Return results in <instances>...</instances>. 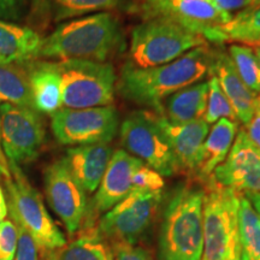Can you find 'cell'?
<instances>
[{
    "mask_svg": "<svg viewBox=\"0 0 260 260\" xmlns=\"http://www.w3.org/2000/svg\"><path fill=\"white\" fill-rule=\"evenodd\" d=\"M213 53L207 46H200L159 67L138 68L125 64L116 88L124 99L160 113L167 98L210 74Z\"/></svg>",
    "mask_w": 260,
    "mask_h": 260,
    "instance_id": "cell-1",
    "label": "cell"
},
{
    "mask_svg": "<svg viewBox=\"0 0 260 260\" xmlns=\"http://www.w3.org/2000/svg\"><path fill=\"white\" fill-rule=\"evenodd\" d=\"M123 45L121 27L110 12L65 22L42 38L39 57L48 60L105 61Z\"/></svg>",
    "mask_w": 260,
    "mask_h": 260,
    "instance_id": "cell-2",
    "label": "cell"
},
{
    "mask_svg": "<svg viewBox=\"0 0 260 260\" xmlns=\"http://www.w3.org/2000/svg\"><path fill=\"white\" fill-rule=\"evenodd\" d=\"M205 189L194 183L175 188L162 212L159 260H201Z\"/></svg>",
    "mask_w": 260,
    "mask_h": 260,
    "instance_id": "cell-3",
    "label": "cell"
},
{
    "mask_svg": "<svg viewBox=\"0 0 260 260\" xmlns=\"http://www.w3.org/2000/svg\"><path fill=\"white\" fill-rule=\"evenodd\" d=\"M201 260H241L239 205L241 193L206 180Z\"/></svg>",
    "mask_w": 260,
    "mask_h": 260,
    "instance_id": "cell-4",
    "label": "cell"
},
{
    "mask_svg": "<svg viewBox=\"0 0 260 260\" xmlns=\"http://www.w3.org/2000/svg\"><path fill=\"white\" fill-rule=\"evenodd\" d=\"M209 42L183 25L167 18H147L136 25L130 39V64L153 68L170 63Z\"/></svg>",
    "mask_w": 260,
    "mask_h": 260,
    "instance_id": "cell-5",
    "label": "cell"
},
{
    "mask_svg": "<svg viewBox=\"0 0 260 260\" xmlns=\"http://www.w3.org/2000/svg\"><path fill=\"white\" fill-rule=\"evenodd\" d=\"M11 178L6 180L8 214L37 242L39 249L47 253L67 245V237L52 219L41 195L29 183L18 165L9 162Z\"/></svg>",
    "mask_w": 260,
    "mask_h": 260,
    "instance_id": "cell-6",
    "label": "cell"
},
{
    "mask_svg": "<svg viewBox=\"0 0 260 260\" xmlns=\"http://www.w3.org/2000/svg\"><path fill=\"white\" fill-rule=\"evenodd\" d=\"M57 63L61 76V96L65 109L112 105L117 76L111 64L83 59Z\"/></svg>",
    "mask_w": 260,
    "mask_h": 260,
    "instance_id": "cell-7",
    "label": "cell"
},
{
    "mask_svg": "<svg viewBox=\"0 0 260 260\" xmlns=\"http://www.w3.org/2000/svg\"><path fill=\"white\" fill-rule=\"evenodd\" d=\"M162 191H133L98 219L95 229L107 243L138 245L153 224Z\"/></svg>",
    "mask_w": 260,
    "mask_h": 260,
    "instance_id": "cell-8",
    "label": "cell"
},
{
    "mask_svg": "<svg viewBox=\"0 0 260 260\" xmlns=\"http://www.w3.org/2000/svg\"><path fill=\"white\" fill-rule=\"evenodd\" d=\"M119 138L125 152L153 169L162 177L181 171L170 146L155 121L154 111H135L119 126Z\"/></svg>",
    "mask_w": 260,
    "mask_h": 260,
    "instance_id": "cell-9",
    "label": "cell"
},
{
    "mask_svg": "<svg viewBox=\"0 0 260 260\" xmlns=\"http://www.w3.org/2000/svg\"><path fill=\"white\" fill-rule=\"evenodd\" d=\"M134 8L144 19H170L213 44H223L220 28L233 18L212 0H138Z\"/></svg>",
    "mask_w": 260,
    "mask_h": 260,
    "instance_id": "cell-10",
    "label": "cell"
},
{
    "mask_svg": "<svg viewBox=\"0 0 260 260\" xmlns=\"http://www.w3.org/2000/svg\"><path fill=\"white\" fill-rule=\"evenodd\" d=\"M52 133L60 145L82 146L110 142L119 128L116 107L60 109L52 116Z\"/></svg>",
    "mask_w": 260,
    "mask_h": 260,
    "instance_id": "cell-11",
    "label": "cell"
},
{
    "mask_svg": "<svg viewBox=\"0 0 260 260\" xmlns=\"http://www.w3.org/2000/svg\"><path fill=\"white\" fill-rule=\"evenodd\" d=\"M0 132L6 159L18 167L38 158L46 138L37 110L6 103L0 104Z\"/></svg>",
    "mask_w": 260,
    "mask_h": 260,
    "instance_id": "cell-12",
    "label": "cell"
},
{
    "mask_svg": "<svg viewBox=\"0 0 260 260\" xmlns=\"http://www.w3.org/2000/svg\"><path fill=\"white\" fill-rule=\"evenodd\" d=\"M45 194L48 205L64 224L70 235L82 229L86 217V191L75 180L64 158L57 159L45 169Z\"/></svg>",
    "mask_w": 260,
    "mask_h": 260,
    "instance_id": "cell-13",
    "label": "cell"
},
{
    "mask_svg": "<svg viewBox=\"0 0 260 260\" xmlns=\"http://www.w3.org/2000/svg\"><path fill=\"white\" fill-rule=\"evenodd\" d=\"M142 164L144 162L124 149L113 152L105 175L95 190L96 193L87 206L82 229L95 226L98 219L104 213L135 191L133 177Z\"/></svg>",
    "mask_w": 260,
    "mask_h": 260,
    "instance_id": "cell-14",
    "label": "cell"
},
{
    "mask_svg": "<svg viewBox=\"0 0 260 260\" xmlns=\"http://www.w3.org/2000/svg\"><path fill=\"white\" fill-rule=\"evenodd\" d=\"M210 180L237 193H260V148L243 129L237 132L229 154Z\"/></svg>",
    "mask_w": 260,
    "mask_h": 260,
    "instance_id": "cell-15",
    "label": "cell"
},
{
    "mask_svg": "<svg viewBox=\"0 0 260 260\" xmlns=\"http://www.w3.org/2000/svg\"><path fill=\"white\" fill-rule=\"evenodd\" d=\"M155 121L170 146L181 170L195 172L200 159L201 148L210 132V124L205 119L176 124L155 112Z\"/></svg>",
    "mask_w": 260,
    "mask_h": 260,
    "instance_id": "cell-16",
    "label": "cell"
},
{
    "mask_svg": "<svg viewBox=\"0 0 260 260\" xmlns=\"http://www.w3.org/2000/svg\"><path fill=\"white\" fill-rule=\"evenodd\" d=\"M112 154L113 149L109 142H99L70 147L64 159L83 190L94 193L105 175Z\"/></svg>",
    "mask_w": 260,
    "mask_h": 260,
    "instance_id": "cell-17",
    "label": "cell"
},
{
    "mask_svg": "<svg viewBox=\"0 0 260 260\" xmlns=\"http://www.w3.org/2000/svg\"><path fill=\"white\" fill-rule=\"evenodd\" d=\"M210 74L217 77L219 86L232 104L236 118L247 124L259 105V95L252 92L236 73L230 57L225 53H213Z\"/></svg>",
    "mask_w": 260,
    "mask_h": 260,
    "instance_id": "cell-18",
    "label": "cell"
},
{
    "mask_svg": "<svg viewBox=\"0 0 260 260\" xmlns=\"http://www.w3.org/2000/svg\"><path fill=\"white\" fill-rule=\"evenodd\" d=\"M27 69L34 109L53 116L63 109L61 76L57 61H30Z\"/></svg>",
    "mask_w": 260,
    "mask_h": 260,
    "instance_id": "cell-19",
    "label": "cell"
},
{
    "mask_svg": "<svg viewBox=\"0 0 260 260\" xmlns=\"http://www.w3.org/2000/svg\"><path fill=\"white\" fill-rule=\"evenodd\" d=\"M239 132V123L222 118L210 129L201 148L200 159L194 175L206 181L229 154Z\"/></svg>",
    "mask_w": 260,
    "mask_h": 260,
    "instance_id": "cell-20",
    "label": "cell"
},
{
    "mask_svg": "<svg viewBox=\"0 0 260 260\" xmlns=\"http://www.w3.org/2000/svg\"><path fill=\"white\" fill-rule=\"evenodd\" d=\"M207 95L209 83L207 81H199L167 98L161 104V111L159 115L176 124L204 119Z\"/></svg>",
    "mask_w": 260,
    "mask_h": 260,
    "instance_id": "cell-21",
    "label": "cell"
},
{
    "mask_svg": "<svg viewBox=\"0 0 260 260\" xmlns=\"http://www.w3.org/2000/svg\"><path fill=\"white\" fill-rule=\"evenodd\" d=\"M42 38L37 30L0 19V60L27 64L38 59Z\"/></svg>",
    "mask_w": 260,
    "mask_h": 260,
    "instance_id": "cell-22",
    "label": "cell"
},
{
    "mask_svg": "<svg viewBox=\"0 0 260 260\" xmlns=\"http://www.w3.org/2000/svg\"><path fill=\"white\" fill-rule=\"evenodd\" d=\"M45 255L46 260H112L111 247L100 237L95 226L83 229L77 239Z\"/></svg>",
    "mask_w": 260,
    "mask_h": 260,
    "instance_id": "cell-23",
    "label": "cell"
},
{
    "mask_svg": "<svg viewBox=\"0 0 260 260\" xmlns=\"http://www.w3.org/2000/svg\"><path fill=\"white\" fill-rule=\"evenodd\" d=\"M0 102L34 109L29 75L23 64L0 60Z\"/></svg>",
    "mask_w": 260,
    "mask_h": 260,
    "instance_id": "cell-24",
    "label": "cell"
},
{
    "mask_svg": "<svg viewBox=\"0 0 260 260\" xmlns=\"http://www.w3.org/2000/svg\"><path fill=\"white\" fill-rule=\"evenodd\" d=\"M239 232L241 260H260V214L242 193L239 205Z\"/></svg>",
    "mask_w": 260,
    "mask_h": 260,
    "instance_id": "cell-25",
    "label": "cell"
},
{
    "mask_svg": "<svg viewBox=\"0 0 260 260\" xmlns=\"http://www.w3.org/2000/svg\"><path fill=\"white\" fill-rule=\"evenodd\" d=\"M224 42L260 45V4L234 15L229 23L220 28Z\"/></svg>",
    "mask_w": 260,
    "mask_h": 260,
    "instance_id": "cell-26",
    "label": "cell"
},
{
    "mask_svg": "<svg viewBox=\"0 0 260 260\" xmlns=\"http://www.w3.org/2000/svg\"><path fill=\"white\" fill-rule=\"evenodd\" d=\"M123 2L124 0H42V3L48 6L54 22L107 12L119 8Z\"/></svg>",
    "mask_w": 260,
    "mask_h": 260,
    "instance_id": "cell-27",
    "label": "cell"
},
{
    "mask_svg": "<svg viewBox=\"0 0 260 260\" xmlns=\"http://www.w3.org/2000/svg\"><path fill=\"white\" fill-rule=\"evenodd\" d=\"M228 56L232 59L242 82L256 95H260V64L253 48L246 45H232Z\"/></svg>",
    "mask_w": 260,
    "mask_h": 260,
    "instance_id": "cell-28",
    "label": "cell"
},
{
    "mask_svg": "<svg viewBox=\"0 0 260 260\" xmlns=\"http://www.w3.org/2000/svg\"><path fill=\"white\" fill-rule=\"evenodd\" d=\"M207 83H209V95H207L206 111H205L204 116L205 121L209 124L218 122L222 118L237 122L235 111H234L229 99L220 88L217 77L211 75Z\"/></svg>",
    "mask_w": 260,
    "mask_h": 260,
    "instance_id": "cell-29",
    "label": "cell"
},
{
    "mask_svg": "<svg viewBox=\"0 0 260 260\" xmlns=\"http://www.w3.org/2000/svg\"><path fill=\"white\" fill-rule=\"evenodd\" d=\"M133 183L135 191H162L165 186L161 175L146 164H142L135 171Z\"/></svg>",
    "mask_w": 260,
    "mask_h": 260,
    "instance_id": "cell-30",
    "label": "cell"
},
{
    "mask_svg": "<svg viewBox=\"0 0 260 260\" xmlns=\"http://www.w3.org/2000/svg\"><path fill=\"white\" fill-rule=\"evenodd\" d=\"M17 242V226L14 220L5 218L0 224V260H14Z\"/></svg>",
    "mask_w": 260,
    "mask_h": 260,
    "instance_id": "cell-31",
    "label": "cell"
},
{
    "mask_svg": "<svg viewBox=\"0 0 260 260\" xmlns=\"http://www.w3.org/2000/svg\"><path fill=\"white\" fill-rule=\"evenodd\" d=\"M15 224L18 230V242L14 260H40L37 242L19 224Z\"/></svg>",
    "mask_w": 260,
    "mask_h": 260,
    "instance_id": "cell-32",
    "label": "cell"
},
{
    "mask_svg": "<svg viewBox=\"0 0 260 260\" xmlns=\"http://www.w3.org/2000/svg\"><path fill=\"white\" fill-rule=\"evenodd\" d=\"M29 0H0V19L6 22H18L24 17Z\"/></svg>",
    "mask_w": 260,
    "mask_h": 260,
    "instance_id": "cell-33",
    "label": "cell"
},
{
    "mask_svg": "<svg viewBox=\"0 0 260 260\" xmlns=\"http://www.w3.org/2000/svg\"><path fill=\"white\" fill-rule=\"evenodd\" d=\"M111 251L112 260H153L149 252L136 245H115Z\"/></svg>",
    "mask_w": 260,
    "mask_h": 260,
    "instance_id": "cell-34",
    "label": "cell"
},
{
    "mask_svg": "<svg viewBox=\"0 0 260 260\" xmlns=\"http://www.w3.org/2000/svg\"><path fill=\"white\" fill-rule=\"evenodd\" d=\"M214 5L222 11L234 16V12H241L243 10L260 4V0H212Z\"/></svg>",
    "mask_w": 260,
    "mask_h": 260,
    "instance_id": "cell-35",
    "label": "cell"
},
{
    "mask_svg": "<svg viewBox=\"0 0 260 260\" xmlns=\"http://www.w3.org/2000/svg\"><path fill=\"white\" fill-rule=\"evenodd\" d=\"M247 136L249 140L254 144L256 147L260 148V106L258 105V109L252 117V119L245 125V129Z\"/></svg>",
    "mask_w": 260,
    "mask_h": 260,
    "instance_id": "cell-36",
    "label": "cell"
},
{
    "mask_svg": "<svg viewBox=\"0 0 260 260\" xmlns=\"http://www.w3.org/2000/svg\"><path fill=\"white\" fill-rule=\"evenodd\" d=\"M0 176L4 178V181L10 180L11 178V172H10L9 161L6 159L4 151H3L2 146V132H0Z\"/></svg>",
    "mask_w": 260,
    "mask_h": 260,
    "instance_id": "cell-37",
    "label": "cell"
},
{
    "mask_svg": "<svg viewBox=\"0 0 260 260\" xmlns=\"http://www.w3.org/2000/svg\"><path fill=\"white\" fill-rule=\"evenodd\" d=\"M246 195V198L251 201L256 212L260 214V193H243Z\"/></svg>",
    "mask_w": 260,
    "mask_h": 260,
    "instance_id": "cell-38",
    "label": "cell"
},
{
    "mask_svg": "<svg viewBox=\"0 0 260 260\" xmlns=\"http://www.w3.org/2000/svg\"><path fill=\"white\" fill-rule=\"evenodd\" d=\"M5 206H8V205H6V198L4 193H3L2 187H0V207H5Z\"/></svg>",
    "mask_w": 260,
    "mask_h": 260,
    "instance_id": "cell-39",
    "label": "cell"
},
{
    "mask_svg": "<svg viewBox=\"0 0 260 260\" xmlns=\"http://www.w3.org/2000/svg\"><path fill=\"white\" fill-rule=\"evenodd\" d=\"M254 54H255V57H256V59H258V61H259V64H260V45H256V46L254 47Z\"/></svg>",
    "mask_w": 260,
    "mask_h": 260,
    "instance_id": "cell-40",
    "label": "cell"
},
{
    "mask_svg": "<svg viewBox=\"0 0 260 260\" xmlns=\"http://www.w3.org/2000/svg\"><path fill=\"white\" fill-rule=\"evenodd\" d=\"M259 106H260V95H259Z\"/></svg>",
    "mask_w": 260,
    "mask_h": 260,
    "instance_id": "cell-41",
    "label": "cell"
}]
</instances>
